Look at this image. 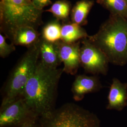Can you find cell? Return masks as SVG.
Masks as SVG:
<instances>
[{
  "label": "cell",
  "mask_w": 127,
  "mask_h": 127,
  "mask_svg": "<svg viewBox=\"0 0 127 127\" xmlns=\"http://www.w3.org/2000/svg\"><path fill=\"white\" fill-rule=\"evenodd\" d=\"M63 72V68H50L39 60L21 96L38 117L48 116L56 109L58 88Z\"/></svg>",
  "instance_id": "obj_1"
},
{
  "label": "cell",
  "mask_w": 127,
  "mask_h": 127,
  "mask_svg": "<svg viewBox=\"0 0 127 127\" xmlns=\"http://www.w3.org/2000/svg\"><path fill=\"white\" fill-rule=\"evenodd\" d=\"M88 38L102 50L110 63L124 66L127 63V20L110 15L97 32Z\"/></svg>",
  "instance_id": "obj_2"
},
{
  "label": "cell",
  "mask_w": 127,
  "mask_h": 127,
  "mask_svg": "<svg viewBox=\"0 0 127 127\" xmlns=\"http://www.w3.org/2000/svg\"><path fill=\"white\" fill-rule=\"evenodd\" d=\"M44 11L36 8L31 0H0V32L10 39L20 27L30 26L37 29L43 24Z\"/></svg>",
  "instance_id": "obj_3"
},
{
  "label": "cell",
  "mask_w": 127,
  "mask_h": 127,
  "mask_svg": "<svg viewBox=\"0 0 127 127\" xmlns=\"http://www.w3.org/2000/svg\"><path fill=\"white\" fill-rule=\"evenodd\" d=\"M39 41L34 45L28 48L10 73L2 89L0 107L21 97L39 60Z\"/></svg>",
  "instance_id": "obj_4"
},
{
  "label": "cell",
  "mask_w": 127,
  "mask_h": 127,
  "mask_svg": "<svg viewBox=\"0 0 127 127\" xmlns=\"http://www.w3.org/2000/svg\"><path fill=\"white\" fill-rule=\"evenodd\" d=\"M39 127H101L95 114L77 104L67 103L39 118Z\"/></svg>",
  "instance_id": "obj_5"
},
{
  "label": "cell",
  "mask_w": 127,
  "mask_h": 127,
  "mask_svg": "<svg viewBox=\"0 0 127 127\" xmlns=\"http://www.w3.org/2000/svg\"><path fill=\"white\" fill-rule=\"evenodd\" d=\"M81 42V65L85 71L95 75L107 74L110 62L106 55L88 38Z\"/></svg>",
  "instance_id": "obj_6"
},
{
  "label": "cell",
  "mask_w": 127,
  "mask_h": 127,
  "mask_svg": "<svg viewBox=\"0 0 127 127\" xmlns=\"http://www.w3.org/2000/svg\"><path fill=\"white\" fill-rule=\"evenodd\" d=\"M33 116L36 115L20 97L0 107V127H19Z\"/></svg>",
  "instance_id": "obj_7"
},
{
  "label": "cell",
  "mask_w": 127,
  "mask_h": 127,
  "mask_svg": "<svg viewBox=\"0 0 127 127\" xmlns=\"http://www.w3.org/2000/svg\"><path fill=\"white\" fill-rule=\"evenodd\" d=\"M81 44L80 41L73 43L59 41L60 57L61 62L64 64V72L71 75L77 73L81 65Z\"/></svg>",
  "instance_id": "obj_8"
},
{
  "label": "cell",
  "mask_w": 127,
  "mask_h": 127,
  "mask_svg": "<svg viewBox=\"0 0 127 127\" xmlns=\"http://www.w3.org/2000/svg\"><path fill=\"white\" fill-rule=\"evenodd\" d=\"M102 88V84L97 76L82 74L77 75L75 78L71 91L73 99L76 101H80L87 94L96 92Z\"/></svg>",
  "instance_id": "obj_9"
},
{
  "label": "cell",
  "mask_w": 127,
  "mask_h": 127,
  "mask_svg": "<svg viewBox=\"0 0 127 127\" xmlns=\"http://www.w3.org/2000/svg\"><path fill=\"white\" fill-rule=\"evenodd\" d=\"M106 109L121 111L127 106V83L114 78L109 90Z\"/></svg>",
  "instance_id": "obj_10"
},
{
  "label": "cell",
  "mask_w": 127,
  "mask_h": 127,
  "mask_svg": "<svg viewBox=\"0 0 127 127\" xmlns=\"http://www.w3.org/2000/svg\"><path fill=\"white\" fill-rule=\"evenodd\" d=\"M40 61L46 66L58 68L62 63L59 52V41L51 42L41 36L39 41Z\"/></svg>",
  "instance_id": "obj_11"
},
{
  "label": "cell",
  "mask_w": 127,
  "mask_h": 127,
  "mask_svg": "<svg viewBox=\"0 0 127 127\" xmlns=\"http://www.w3.org/2000/svg\"><path fill=\"white\" fill-rule=\"evenodd\" d=\"M41 37V34L37 29L25 26L16 30L9 40L15 45L25 46L28 48L38 43Z\"/></svg>",
  "instance_id": "obj_12"
},
{
  "label": "cell",
  "mask_w": 127,
  "mask_h": 127,
  "mask_svg": "<svg viewBox=\"0 0 127 127\" xmlns=\"http://www.w3.org/2000/svg\"><path fill=\"white\" fill-rule=\"evenodd\" d=\"M86 31L77 24L71 21L62 22L61 41L67 43H73L88 38Z\"/></svg>",
  "instance_id": "obj_13"
},
{
  "label": "cell",
  "mask_w": 127,
  "mask_h": 127,
  "mask_svg": "<svg viewBox=\"0 0 127 127\" xmlns=\"http://www.w3.org/2000/svg\"><path fill=\"white\" fill-rule=\"evenodd\" d=\"M94 4L93 0H81L78 1L71 9L70 17L73 23L82 26L88 23L87 17Z\"/></svg>",
  "instance_id": "obj_14"
},
{
  "label": "cell",
  "mask_w": 127,
  "mask_h": 127,
  "mask_svg": "<svg viewBox=\"0 0 127 127\" xmlns=\"http://www.w3.org/2000/svg\"><path fill=\"white\" fill-rule=\"evenodd\" d=\"M72 9V4L67 0H59L51 4L49 9L44 10L53 15L56 18L62 22L69 21V15Z\"/></svg>",
  "instance_id": "obj_15"
},
{
  "label": "cell",
  "mask_w": 127,
  "mask_h": 127,
  "mask_svg": "<svg viewBox=\"0 0 127 127\" xmlns=\"http://www.w3.org/2000/svg\"><path fill=\"white\" fill-rule=\"evenodd\" d=\"M111 15H118L127 20V3L125 0H96Z\"/></svg>",
  "instance_id": "obj_16"
},
{
  "label": "cell",
  "mask_w": 127,
  "mask_h": 127,
  "mask_svg": "<svg viewBox=\"0 0 127 127\" xmlns=\"http://www.w3.org/2000/svg\"><path fill=\"white\" fill-rule=\"evenodd\" d=\"M61 27L59 20L56 19L43 27L41 36L46 41L56 42L61 40Z\"/></svg>",
  "instance_id": "obj_17"
},
{
  "label": "cell",
  "mask_w": 127,
  "mask_h": 127,
  "mask_svg": "<svg viewBox=\"0 0 127 127\" xmlns=\"http://www.w3.org/2000/svg\"><path fill=\"white\" fill-rule=\"evenodd\" d=\"M6 37L3 36L1 33H0V56L2 58L8 57L16 49L15 45L11 43L9 44L6 41Z\"/></svg>",
  "instance_id": "obj_18"
},
{
  "label": "cell",
  "mask_w": 127,
  "mask_h": 127,
  "mask_svg": "<svg viewBox=\"0 0 127 127\" xmlns=\"http://www.w3.org/2000/svg\"><path fill=\"white\" fill-rule=\"evenodd\" d=\"M39 117L33 116L19 127H39Z\"/></svg>",
  "instance_id": "obj_19"
},
{
  "label": "cell",
  "mask_w": 127,
  "mask_h": 127,
  "mask_svg": "<svg viewBox=\"0 0 127 127\" xmlns=\"http://www.w3.org/2000/svg\"><path fill=\"white\" fill-rule=\"evenodd\" d=\"M33 4L38 9L43 10L44 8L52 4L51 0H32Z\"/></svg>",
  "instance_id": "obj_20"
},
{
  "label": "cell",
  "mask_w": 127,
  "mask_h": 127,
  "mask_svg": "<svg viewBox=\"0 0 127 127\" xmlns=\"http://www.w3.org/2000/svg\"><path fill=\"white\" fill-rule=\"evenodd\" d=\"M126 0V2H127V0Z\"/></svg>",
  "instance_id": "obj_21"
}]
</instances>
